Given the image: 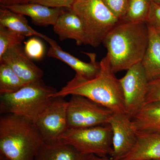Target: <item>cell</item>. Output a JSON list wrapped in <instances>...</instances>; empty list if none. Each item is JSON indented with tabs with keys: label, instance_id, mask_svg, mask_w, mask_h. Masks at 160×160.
I'll return each mask as SVG.
<instances>
[{
	"label": "cell",
	"instance_id": "31",
	"mask_svg": "<svg viewBox=\"0 0 160 160\" xmlns=\"http://www.w3.org/2000/svg\"><path fill=\"white\" fill-rule=\"evenodd\" d=\"M0 160H9L8 159L6 158H5V157L1 155V156H0Z\"/></svg>",
	"mask_w": 160,
	"mask_h": 160
},
{
	"label": "cell",
	"instance_id": "13",
	"mask_svg": "<svg viewBox=\"0 0 160 160\" xmlns=\"http://www.w3.org/2000/svg\"><path fill=\"white\" fill-rule=\"evenodd\" d=\"M53 30L61 41L72 39L75 41L78 46L87 45L82 23L71 9H64L53 26Z\"/></svg>",
	"mask_w": 160,
	"mask_h": 160
},
{
	"label": "cell",
	"instance_id": "4",
	"mask_svg": "<svg viewBox=\"0 0 160 160\" xmlns=\"http://www.w3.org/2000/svg\"><path fill=\"white\" fill-rule=\"evenodd\" d=\"M57 91L42 80L29 83L14 92L1 95V113L15 115L35 123Z\"/></svg>",
	"mask_w": 160,
	"mask_h": 160
},
{
	"label": "cell",
	"instance_id": "20",
	"mask_svg": "<svg viewBox=\"0 0 160 160\" xmlns=\"http://www.w3.org/2000/svg\"><path fill=\"white\" fill-rule=\"evenodd\" d=\"M27 84L9 65L0 62V94L12 93Z\"/></svg>",
	"mask_w": 160,
	"mask_h": 160
},
{
	"label": "cell",
	"instance_id": "27",
	"mask_svg": "<svg viewBox=\"0 0 160 160\" xmlns=\"http://www.w3.org/2000/svg\"><path fill=\"white\" fill-rule=\"evenodd\" d=\"M146 22L149 26H160V4L151 1V6Z\"/></svg>",
	"mask_w": 160,
	"mask_h": 160
},
{
	"label": "cell",
	"instance_id": "8",
	"mask_svg": "<svg viewBox=\"0 0 160 160\" xmlns=\"http://www.w3.org/2000/svg\"><path fill=\"white\" fill-rule=\"evenodd\" d=\"M125 112L132 118L146 105L149 81L142 63H138L119 79Z\"/></svg>",
	"mask_w": 160,
	"mask_h": 160
},
{
	"label": "cell",
	"instance_id": "17",
	"mask_svg": "<svg viewBox=\"0 0 160 160\" xmlns=\"http://www.w3.org/2000/svg\"><path fill=\"white\" fill-rule=\"evenodd\" d=\"M89 155L82 154L72 146L58 141L43 143L34 160H87Z\"/></svg>",
	"mask_w": 160,
	"mask_h": 160
},
{
	"label": "cell",
	"instance_id": "16",
	"mask_svg": "<svg viewBox=\"0 0 160 160\" xmlns=\"http://www.w3.org/2000/svg\"><path fill=\"white\" fill-rule=\"evenodd\" d=\"M148 26L149 42L141 63L149 82L160 78V36L154 27Z\"/></svg>",
	"mask_w": 160,
	"mask_h": 160
},
{
	"label": "cell",
	"instance_id": "12",
	"mask_svg": "<svg viewBox=\"0 0 160 160\" xmlns=\"http://www.w3.org/2000/svg\"><path fill=\"white\" fill-rule=\"evenodd\" d=\"M44 40L50 45L47 56L66 63L76 72V74L85 78L91 79L96 76L99 72L100 62H97L95 53L84 52L89 57L90 59L89 62H85L64 51L57 42L52 39L46 36Z\"/></svg>",
	"mask_w": 160,
	"mask_h": 160
},
{
	"label": "cell",
	"instance_id": "26",
	"mask_svg": "<svg viewBox=\"0 0 160 160\" xmlns=\"http://www.w3.org/2000/svg\"><path fill=\"white\" fill-rule=\"evenodd\" d=\"M160 101V78L149 82L146 104Z\"/></svg>",
	"mask_w": 160,
	"mask_h": 160
},
{
	"label": "cell",
	"instance_id": "14",
	"mask_svg": "<svg viewBox=\"0 0 160 160\" xmlns=\"http://www.w3.org/2000/svg\"><path fill=\"white\" fill-rule=\"evenodd\" d=\"M3 7L29 17L36 25L42 26H54L64 10L63 8H50L38 3L30 2Z\"/></svg>",
	"mask_w": 160,
	"mask_h": 160
},
{
	"label": "cell",
	"instance_id": "10",
	"mask_svg": "<svg viewBox=\"0 0 160 160\" xmlns=\"http://www.w3.org/2000/svg\"><path fill=\"white\" fill-rule=\"evenodd\" d=\"M108 124L112 132V153L110 158L120 160L131 151L138 139L132 118L125 112L112 113Z\"/></svg>",
	"mask_w": 160,
	"mask_h": 160
},
{
	"label": "cell",
	"instance_id": "5",
	"mask_svg": "<svg viewBox=\"0 0 160 160\" xmlns=\"http://www.w3.org/2000/svg\"><path fill=\"white\" fill-rule=\"evenodd\" d=\"M72 10L82 23L87 45L97 47L119 22L102 0H75Z\"/></svg>",
	"mask_w": 160,
	"mask_h": 160
},
{
	"label": "cell",
	"instance_id": "25",
	"mask_svg": "<svg viewBox=\"0 0 160 160\" xmlns=\"http://www.w3.org/2000/svg\"><path fill=\"white\" fill-rule=\"evenodd\" d=\"M75 0H31L30 3H38L50 8L72 9Z\"/></svg>",
	"mask_w": 160,
	"mask_h": 160
},
{
	"label": "cell",
	"instance_id": "19",
	"mask_svg": "<svg viewBox=\"0 0 160 160\" xmlns=\"http://www.w3.org/2000/svg\"><path fill=\"white\" fill-rule=\"evenodd\" d=\"M0 26L6 27L25 37L34 36L44 39L46 36L29 26L25 16L3 6H1L0 8Z\"/></svg>",
	"mask_w": 160,
	"mask_h": 160
},
{
	"label": "cell",
	"instance_id": "32",
	"mask_svg": "<svg viewBox=\"0 0 160 160\" xmlns=\"http://www.w3.org/2000/svg\"><path fill=\"white\" fill-rule=\"evenodd\" d=\"M152 2H155L159 3L160 4V0H151Z\"/></svg>",
	"mask_w": 160,
	"mask_h": 160
},
{
	"label": "cell",
	"instance_id": "3",
	"mask_svg": "<svg viewBox=\"0 0 160 160\" xmlns=\"http://www.w3.org/2000/svg\"><path fill=\"white\" fill-rule=\"evenodd\" d=\"M44 143L34 123L14 114L0 118V152L9 160H34Z\"/></svg>",
	"mask_w": 160,
	"mask_h": 160
},
{
	"label": "cell",
	"instance_id": "23",
	"mask_svg": "<svg viewBox=\"0 0 160 160\" xmlns=\"http://www.w3.org/2000/svg\"><path fill=\"white\" fill-rule=\"evenodd\" d=\"M24 49L26 54L31 59L41 60L45 54L43 43L36 38H31L25 42Z\"/></svg>",
	"mask_w": 160,
	"mask_h": 160
},
{
	"label": "cell",
	"instance_id": "1",
	"mask_svg": "<svg viewBox=\"0 0 160 160\" xmlns=\"http://www.w3.org/2000/svg\"><path fill=\"white\" fill-rule=\"evenodd\" d=\"M100 71L96 76L86 79L76 74L66 86L52 95V97L78 95L106 107L113 113L125 112L119 79L116 78L112 69L107 55L100 61Z\"/></svg>",
	"mask_w": 160,
	"mask_h": 160
},
{
	"label": "cell",
	"instance_id": "7",
	"mask_svg": "<svg viewBox=\"0 0 160 160\" xmlns=\"http://www.w3.org/2000/svg\"><path fill=\"white\" fill-rule=\"evenodd\" d=\"M112 113L109 109L85 97L71 95L67 106L68 129L106 125Z\"/></svg>",
	"mask_w": 160,
	"mask_h": 160
},
{
	"label": "cell",
	"instance_id": "24",
	"mask_svg": "<svg viewBox=\"0 0 160 160\" xmlns=\"http://www.w3.org/2000/svg\"><path fill=\"white\" fill-rule=\"evenodd\" d=\"M108 9L118 19L122 21L126 16L130 0H102Z\"/></svg>",
	"mask_w": 160,
	"mask_h": 160
},
{
	"label": "cell",
	"instance_id": "18",
	"mask_svg": "<svg viewBox=\"0 0 160 160\" xmlns=\"http://www.w3.org/2000/svg\"><path fill=\"white\" fill-rule=\"evenodd\" d=\"M132 121L137 133L160 132V101L146 104Z\"/></svg>",
	"mask_w": 160,
	"mask_h": 160
},
{
	"label": "cell",
	"instance_id": "21",
	"mask_svg": "<svg viewBox=\"0 0 160 160\" xmlns=\"http://www.w3.org/2000/svg\"><path fill=\"white\" fill-rule=\"evenodd\" d=\"M151 3V0H130L127 13L122 21L130 22H146Z\"/></svg>",
	"mask_w": 160,
	"mask_h": 160
},
{
	"label": "cell",
	"instance_id": "28",
	"mask_svg": "<svg viewBox=\"0 0 160 160\" xmlns=\"http://www.w3.org/2000/svg\"><path fill=\"white\" fill-rule=\"evenodd\" d=\"M31 0H0L1 6H9L30 2Z\"/></svg>",
	"mask_w": 160,
	"mask_h": 160
},
{
	"label": "cell",
	"instance_id": "2",
	"mask_svg": "<svg viewBox=\"0 0 160 160\" xmlns=\"http://www.w3.org/2000/svg\"><path fill=\"white\" fill-rule=\"evenodd\" d=\"M148 42L149 26L146 22L119 21L103 42L113 72L128 70L141 63Z\"/></svg>",
	"mask_w": 160,
	"mask_h": 160
},
{
	"label": "cell",
	"instance_id": "22",
	"mask_svg": "<svg viewBox=\"0 0 160 160\" xmlns=\"http://www.w3.org/2000/svg\"><path fill=\"white\" fill-rule=\"evenodd\" d=\"M25 37L19 33L0 26V58L8 49L22 45Z\"/></svg>",
	"mask_w": 160,
	"mask_h": 160
},
{
	"label": "cell",
	"instance_id": "15",
	"mask_svg": "<svg viewBox=\"0 0 160 160\" xmlns=\"http://www.w3.org/2000/svg\"><path fill=\"white\" fill-rule=\"evenodd\" d=\"M137 134L134 147L120 160H160V132Z\"/></svg>",
	"mask_w": 160,
	"mask_h": 160
},
{
	"label": "cell",
	"instance_id": "9",
	"mask_svg": "<svg viewBox=\"0 0 160 160\" xmlns=\"http://www.w3.org/2000/svg\"><path fill=\"white\" fill-rule=\"evenodd\" d=\"M68 102L62 97L53 98L46 109L39 116L34 124L44 142L59 141L68 129L67 106Z\"/></svg>",
	"mask_w": 160,
	"mask_h": 160
},
{
	"label": "cell",
	"instance_id": "6",
	"mask_svg": "<svg viewBox=\"0 0 160 160\" xmlns=\"http://www.w3.org/2000/svg\"><path fill=\"white\" fill-rule=\"evenodd\" d=\"M59 141L85 155L108 157L112 153V132L109 124L68 129Z\"/></svg>",
	"mask_w": 160,
	"mask_h": 160
},
{
	"label": "cell",
	"instance_id": "30",
	"mask_svg": "<svg viewBox=\"0 0 160 160\" xmlns=\"http://www.w3.org/2000/svg\"><path fill=\"white\" fill-rule=\"evenodd\" d=\"M154 28L156 30L157 32L158 33L160 36V26H156V27H155Z\"/></svg>",
	"mask_w": 160,
	"mask_h": 160
},
{
	"label": "cell",
	"instance_id": "29",
	"mask_svg": "<svg viewBox=\"0 0 160 160\" xmlns=\"http://www.w3.org/2000/svg\"><path fill=\"white\" fill-rule=\"evenodd\" d=\"M87 160H118L114 159L108 157H101L97 156L95 155H90L89 156Z\"/></svg>",
	"mask_w": 160,
	"mask_h": 160
},
{
	"label": "cell",
	"instance_id": "11",
	"mask_svg": "<svg viewBox=\"0 0 160 160\" xmlns=\"http://www.w3.org/2000/svg\"><path fill=\"white\" fill-rule=\"evenodd\" d=\"M0 62L9 65L25 82H34L42 80L44 72L26 54L24 47L18 45L8 49L0 58Z\"/></svg>",
	"mask_w": 160,
	"mask_h": 160
}]
</instances>
